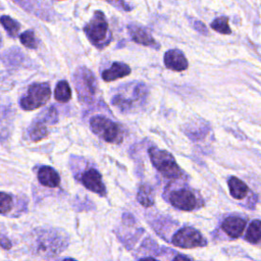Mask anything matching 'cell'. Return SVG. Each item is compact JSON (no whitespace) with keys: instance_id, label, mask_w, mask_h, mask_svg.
Wrapping results in <instances>:
<instances>
[{"instance_id":"6da1fadb","label":"cell","mask_w":261,"mask_h":261,"mask_svg":"<svg viewBox=\"0 0 261 261\" xmlns=\"http://www.w3.org/2000/svg\"><path fill=\"white\" fill-rule=\"evenodd\" d=\"M84 32L89 41L99 49L107 46L111 40L108 22L104 13L100 10L94 12L93 17L85 25Z\"/></svg>"},{"instance_id":"7a4b0ae2","label":"cell","mask_w":261,"mask_h":261,"mask_svg":"<svg viewBox=\"0 0 261 261\" xmlns=\"http://www.w3.org/2000/svg\"><path fill=\"white\" fill-rule=\"evenodd\" d=\"M148 152L153 166L163 176L167 178H179L181 176L182 171L171 153L156 147L150 148Z\"/></svg>"},{"instance_id":"3957f363","label":"cell","mask_w":261,"mask_h":261,"mask_svg":"<svg viewBox=\"0 0 261 261\" xmlns=\"http://www.w3.org/2000/svg\"><path fill=\"white\" fill-rule=\"evenodd\" d=\"M74 88L81 101L91 103L97 93L98 85L94 73L86 66L79 67L72 75Z\"/></svg>"},{"instance_id":"277c9868","label":"cell","mask_w":261,"mask_h":261,"mask_svg":"<svg viewBox=\"0 0 261 261\" xmlns=\"http://www.w3.org/2000/svg\"><path fill=\"white\" fill-rule=\"evenodd\" d=\"M92 132L107 143L118 144L122 141V133L117 123L104 116H94L90 119Z\"/></svg>"},{"instance_id":"5b68a950","label":"cell","mask_w":261,"mask_h":261,"mask_svg":"<svg viewBox=\"0 0 261 261\" xmlns=\"http://www.w3.org/2000/svg\"><path fill=\"white\" fill-rule=\"evenodd\" d=\"M51 89L47 83L33 84L29 87L28 93L20 100V106L23 110H35L44 106L50 99Z\"/></svg>"},{"instance_id":"8992f818","label":"cell","mask_w":261,"mask_h":261,"mask_svg":"<svg viewBox=\"0 0 261 261\" xmlns=\"http://www.w3.org/2000/svg\"><path fill=\"white\" fill-rule=\"evenodd\" d=\"M171 242L174 246L185 249L204 247L206 245V240L201 232L190 226H186L177 230L172 237Z\"/></svg>"},{"instance_id":"52a82bcc","label":"cell","mask_w":261,"mask_h":261,"mask_svg":"<svg viewBox=\"0 0 261 261\" xmlns=\"http://www.w3.org/2000/svg\"><path fill=\"white\" fill-rule=\"evenodd\" d=\"M58 119V115L56 110L51 107L48 108L46 111H44L41 116L39 118H37L31 125L30 129H29V134H30V138L37 142L40 141L42 139H44L45 137L48 136V129L46 124L49 123H55Z\"/></svg>"},{"instance_id":"ba28073f","label":"cell","mask_w":261,"mask_h":261,"mask_svg":"<svg viewBox=\"0 0 261 261\" xmlns=\"http://www.w3.org/2000/svg\"><path fill=\"white\" fill-rule=\"evenodd\" d=\"M168 201L173 207L184 211H192L198 207L196 195L187 188L171 191L168 195Z\"/></svg>"},{"instance_id":"9c48e42d","label":"cell","mask_w":261,"mask_h":261,"mask_svg":"<svg viewBox=\"0 0 261 261\" xmlns=\"http://www.w3.org/2000/svg\"><path fill=\"white\" fill-rule=\"evenodd\" d=\"M80 180L86 189H88L93 193H96L102 197L105 196L107 193L105 185L102 180V176L100 172L95 168L87 169L82 174Z\"/></svg>"},{"instance_id":"30bf717a","label":"cell","mask_w":261,"mask_h":261,"mask_svg":"<svg viewBox=\"0 0 261 261\" xmlns=\"http://www.w3.org/2000/svg\"><path fill=\"white\" fill-rule=\"evenodd\" d=\"M127 31L134 42L155 49L160 48V45L156 42V40L152 37V35L149 33L147 29L137 24H128Z\"/></svg>"},{"instance_id":"8fae6325","label":"cell","mask_w":261,"mask_h":261,"mask_svg":"<svg viewBox=\"0 0 261 261\" xmlns=\"http://www.w3.org/2000/svg\"><path fill=\"white\" fill-rule=\"evenodd\" d=\"M164 64L168 69L173 71H184L189 66L185 54L178 49H170L165 52Z\"/></svg>"},{"instance_id":"7c38bea8","label":"cell","mask_w":261,"mask_h":261,"mask_svg":"<svg viewBox=\"0 0 261 261\" xmlns=\"http://www.w3.org/2000/svg\"><path fill=\"white\" fill-rule=\"evenodd\" d=\"M130 67L123 62H114L111 66L105 70H103L101 76L105 82H112L119 79H122L130 73Z\"/></svg>"},{"instance_id":"4fadbf2b","label":"cell","mask_w":261,"mask_h":261,"mask_svg":"<svg viewBox=\"0 0 261 261\" xmlns=\"http://www.w3.org/2000/svg\"><path fill=\"white\" fill-rule=\"evenodd\" d=\"M246 226V220L239 216H229L225 218L221 224V228L230 238H239Z\"/></svg>"},{"instance_id":"5bb4252c","label":"cell","mask_w":261,"mask_h":261,"mask_svg":"<svg viewBox=\"0 0 261 261\" xmlns=\"http://www.w3.org/2000/svg\"><path fill=\"white\" fill-rule=\"evenodd\" d=\"M38 179L41 185L48 188H56L60 184L58 172L50 166H42L38 171Z\"/></svg>"},{"instance_id":"9a60e30c","label":"cell","mask_w":261,"mask_h":261,"mask_svg":"<svg viewBox=\"0 0 261 261\" xmlns=\"http://www.w3.org/2000/svg\"><path fill=\"white\" fill-rule=\"evenodd\" d=\"M227 185L229 194L233 199L242 200L247 196L249 192L248 186L237 176H230L227 180Z\"/></svg>"},{"instance_id":"2e32d148","label":"cell","mask_w":261,"mask_h":261,"mask_svg":"<svg viewBox=\"0 0 261 261\" xmlns=\"http://www.w3.org/2000/svg\"><path fill=\"white\" fill-rule=\"evenodd\" d=\"M57 240H59L57 233H54V232H46V233H43L42 236H40V238L38 239V250L39 252H45V253H48L49 252V249H48V244L52 250L53 253H56L58 252L57 251V247L56 244H57Z\"/></svg>"},{"instance_id":"e0dca14e","label":"cell","mask_w":261,"mask_h":261,"mask_svg":"<svg viewBox=\"0 0 261 261\" xmlns=\"http://www.w3.org/2000/svg\"><path fill=\"white\" fill-rule=\"evenodd\" d=\"M137 200L138 202L144 207H151L153 206L155 199H154V190L149 185H141L138 189L137 193Z\"/></svg>"},{"instance_id":"ac0fdd59","label":"cell","mask_w":261,"mask_h":261,"mask_svg":"<svg viewBox=\"0 0 261 261\" xmlns=\"http://www.w3.org/2000/svg\"><path fill=\"white\" fill-rule=\"evenodd\" d=\"M54 97L58 102L65 103L71 98V89L66 81H60L55 87Z\"/></svg>"},{"instance_id":"d6986e66","label":"cell","mask_w":261,"mask_h":261,"mask_svg":"<svg viewBox=\"0 0 261 261\" xmlns=\"http://www.w3.org/2000/svg\"><path fill=\"white\" fill-rule=\"evenodd\" d=\"M245 239L252 244H258L261 239V223L259 219L253 220L246 232Z\"/></svg>"},{"instance_id":"ffe728a7","label":"cell","mask_w":261,"mask_h":261,"mask_svg":"<svg viewBox=\"0 0 261 261\" xmlns=\"http://www.w3.org/2000/svg\"><path fill=\"white\" fill-rule=\"evenodd\" d=\"M210 27L212 30L223 34V35H230L231 34V30L228 25V17L227 16H219L217 18H215L211 23Z\"/></svg>"},{"instance_id":"44dd1931","label":"cell","mask_w":261,"mask_h":261,"mask_svg":"<svg viewBox=\"0 0 261 261\" xmlns=\"http://www.w3.org/2000/svg\"><path fill=\"white\" fill-rule=\"evenodd\" d=\"M0 22L3 25V28L7 31L9 36H11V37H15L17 35L19 29H20L19 23L16 20L12 19L11 17H9L7 15L1 16L0 17Z\"/></svg>"},{"instance_id":"7402d4cb","label":"cell","mask_w":261,"mask_h":261,"mask_svg":"<svg viewBox=\"0 0 261 261\" xmlns=\"http://www.w3.org/2000/svg\"><path fill=\"white\" fill-rule=\"evenodd\" d=\"M19 39H20V42L23 46L28 47V48H31V49H36L38 47V41L35 37V34L33 31L29 30V31H25L24 33H22L20 36H19Z\"/></svg>"},{"instance_id":"603a6c76","label":"cell","mask_w":261,"mask_h":261,"mask_svg":"<svg viewBox=\"0 0 261 261\" xmlns=\"http://www.w3.org/2000/svg\"><path fill=\"white\" fill-rule=\"evenodd\" d=\"M12 208V198L6 193L0 192V214L7 213Z\"/></svg>"},{"instance_id":"cb8c5ba5","label":"cell","mask_w":261,"mask_h":261,"mask_svg":"<svg viewBox=\"0 0 261 261\" xmlns=\"http://www.w3.org/2000/svg\"><path fill=\"white\" fill-rule=\"evenodd\" d=\"M194 24H195V29H196L199 33L204 34V35H207L208 30H207V28L204 25L203 22H201V21H199V20H196Z\"/></svg>"},{"instance_id":"d4e9b609","label":"cell","mask_w":261,"mask_h":261,"mask_svg":"<svg viewBox=\"0 0 261 261\" xmlns=\"http://www.w3.org/2000/svg\"><path fill=\"white\" fill-rule=\"evenodd\" d=\"M0 246H1L3 249L8 250V249L11 248L12 244H11V242H10L6 237H0Z\"/></svg>"},{"instance_id":"484cf974","label":"cell","mask_w":261,"mask_h":261,"mask_svg":"<svg viewBox=\"0 0 261 261\" xmlns=\"http://www.w3.org/2000/svg\"><path fill=\"white\" fill-rule=\"evenodd\" d=\"M173 261H191L188 257H186V256H184V255H178V256H176L174 259H173Z\"/></svg>"},{"instance_id":"4316f807","label":"cell","mask_w":261,"mask_h":261,"mask_svg":"<svg viewBox=\"0 0 261 261\" xmlns=\"http://www.w3.org/2000/svg\"><path fill=\"white\" fill-rule=\"evenodd\" d=\"M139 261H157V260L154 259V258H143V259H141Z\"/></svg>"},{"instance_id":"83f0119b","label":"cell","mask_w":261,"mask_h":261,"mask_svg":"<svg viewBox=\"0 0 261 261\" xmlns=\"http://www.w3.org/2000/svg\"><path fill=\"white\" fill-rule=\"evenodd\" d=\"M63 261H76V260H74V259H72V258H66V259H64Z\"/></svg>"},{"instance_id":"f1b7e54d","label":"cell","mask_w":261,"mask_h":261,"mask_svg":"<svg viewBox=\"0 0 261 261\" xmlns=\"http://www.w3.org/2000/svg\"><path fill=\"white\" fill-rule=\"evenodd\" d=\"M0 44H1V36H0Z\"/></svg>"}]
</instances>
